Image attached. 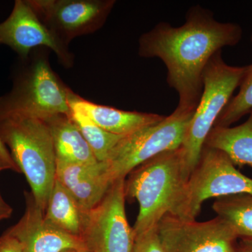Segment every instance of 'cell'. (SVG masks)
Instances as JSON below:
<instances>
[{
    "label": "cell",
    "mask_w": 252,
    "mask_h": 252,
    "mask_svg": "<svg viewBox=\"0 0 252 252\" xmlns=\"http://www.w3.org/2000/svg\"><path fill=\"white\" fill-rule=\"evenodd\" d=\"M84 214L75 199L56 180L44 212V219L68 234L81 239Z\"/></svg>",
    "instance_id": "cell-17"
},
{
    "label": "cell",
    "mask_w": 252,
    "mask_h": 252,
    "mask_svg": "<svg viewBox=\"0 0 252 252\" xmlns=\"http://www.w3.org/2000/svg\"><path fill=\"white\" fill-rule=\"evenodd\" d=\"M12 207L5 201L0 192V221L9 219L12 215Z\"/></svg>",
    "instance_id": "cell-24"
},
{
    "label": "cell",
    "mask_w": 252,
    "mask_h": 252,
    "mask_svg": "<svg viewBox=\"0 0 252 252\" xmlns=\"http://www.w3.org/2000/svg\"><path fill=\"white\" fill-rule=\"evenodd\" d=\"M64 252H78L75 251V250H68V251H65Z\"/></svg>",
    "instance_id": "cell-28"
},
{
    "label": "cell",
    "mask_w": 252,
    "mask_h": 252,
    "mask_svg": "<svg viewBox=\"0 0 252 252\" xmlns=\"http://www.w3.org/2000/svg\"><path fill=\"white\" fill-rule=\"evenodd\" d=\"M50 64L48 56L35 54L15 77L12 89L0 97V117L21 115L43 121L70 115L72 92Z\"/></svg>",
    "instance_id": "cell-4"
},
{
    "label": "cell",
    "mask_w": 252,
    "mask_h": 252,
    "mask_svg": "<svg viewBox=\"0 0 252 252\" xmlns=\"http://www.w3.org/2000/svg\"><path fill=\"white\" fill-rule=\"evenodd\" d=\"M246 70L228 65L218 51L207 63L203 73V91L180 147L187 175L196 166L207 135L217 118L232 98Z\"/></svg>",
    "instance_id": "cell-5"
},
{
    "label": "cell",
    "mask_w": 252,
    "mask_h": 252,
    "mask_svg": "<svg viewBox=\"0 0 252 252\" xmlns=\"http://www.w3.org/2000/svg\"><path fill=\"white\" fill-rule=\"evenodd\" d=\"M251 39H252V35Z\"/></svg>",
    "instance_id": "cell-29"
},
{
    "label": "cell",
    "mask_w": 252,
    "mask_h": 252,
    "mask_svg": "<svg viewBox=\"0 0 252 252\" xmlns=\"http://www.w3.org/2000/svg\"><path fill=\"white\" fill-rule=\"evenodd\" d=\"M194 113L175 109L161 122L124 137L104 161L110 185L156 156L180 148Z\"/></svg>",
    "instance_id": "cell-7"
},
{
    "label": "cell",
    "mask_w": 252,
    "mask_h": 252,
    "mask_svg": "<svg viewBox=\"0 0 252 252\" xmlns=\"http://www.w3.org/2000/svg\"><path fill=\"white\" fill-rule=\"evenodd\" d=\"M132 252H163L159 238L158 225L136 237Z\"/></svg>",
    "instance_id": "cell-21"
},
{
    "label": "cell",
    "mask_w": 252,
    "mask_h": 252,
    "mask_svg": "<svg viewBox=\"0 0 252 252\" xmlns=\"http://www.w3.org/2000/svg\"><path fill=\"white\" fill-rule=\"evenodd\" d=\"M0 139L9 150L31 193L45 212L56 181V157L45 121L21 115L0 117Z\"/></svg>",
    "instance_id": "cell-3"
},
{
    "label": "cell",
    "mask_w": 252,
    "mask_h": 252,
    "mask_svg": "<svg viewBox=\"0 0 252 252\" xmlns=\"http://www.w3.org/2000/svg\"><path fill=\"white\" fill-rule=\"evenodd\" d=\"M239 87L238 94L230 99L217 118L214 127H230L252 111V64L246 66Z\"/></svg>",
    "instance_id": "cell-20"
},
{
    "label": "cell",
    "mask_w": 252,
    "mask_h": 252,
    "mask_svg": "<svg viewBox=\"0 0 252 252\" xmlns=\"http://www.w3.org/2000/svg\"><path fill=\"white\" fill-rule=\"evenodd\" d=\"M0 45L9 46L23 61L33 49L43 46L54 51L63 67L74 64V56L68 46L48 29L28 0H16L9 17L0 23Z\"/></svg>",
    "instance_id": "cell-11"
},
{
    "label": "cell",
    "mask_w": 252,
    "mask_h": 252,
    "mask_svg": "<svg viewBox=\"0 0 252 252\" xmlns=\"http://www.w3.org/2000/svg\"><path fill=\"white\" fill-rule=\"evenodd\" d=\"M243 30L220 23L208 10L197 6L179 28L160 23L139 40V55L157 57L167 67V82L179 94L177 110L195 112L203 91V73L210 59L224 46L241 40Z\"/></svg>",
    "instance_id": "cell-1"
},
{
    "label": "cell",
    "mask_w": 252,
    "mask_h": 252,
    "mask_svg": "<svg viewBox=\"0 0 252 252\" xmlns=\"http://www.w3.org/2000/svg\"><path fill=\"white\" fill-rule=\"evenodd\" d=\"M236 252H252V239L240 238Z\"/></svg>",
    "instance_id": "cell-25"
},
{
    "label": "cell",
    "mask_w": 252,
    "mask_h": 252,
    "mask_svg": "<svg viewBox=\"0 0 252 252\" xmlns=\"http://www.w3.org/2000/svg\"><path fill=\"white\" fill-rule=\"evenodd\" d=\"M26 210L21 220L9 228L19 240L23 252H64L85 248L82 240L68 234L44 219V212L31 192H24Z\"/></svg>",
    "instance_id": "cell-12"
},
{
    "label": "cell",
    "mask_w": 252,
    "mask_h": 252,
    "mask_svg": "<svg viewBox=\"0 0 252 252\" xmlns=\"http://www.w3.org/2000/svg\"><path fill=\"white\" fill-rule=\"evenodd\" d=\"M0 252H23L22 245L9 230L0 237Z\"/></svg>",
    "instance_id": "cell-22"
},
{
    "label": "cell",
    "mask_w": 252,
    "mask_h": 252,
    "mask_svg": "<svg viewBox=\"0 0 252 252\" xmlns=\"http://www.w3.org/2000/svg\"><path fill=\"white\" fill-rule=\"evenodd\" d=\"M240 194L252 195V178L239 171L223 152L204 146L198 162L189 176L171 215L194 220L204 202L209 199Z\"/></svg>",
    "instance_id": "cell-6"
},
{
    "label": "cell",
    "mask_w": 252,
    "mask_h": 252,
    "mask_svg": "<svg viewBox=\"0 0 252 252\" xmlns=\"http://www.w3.org/2000/svg\"><path fill=\"white\" fill-rule=\"evenodd\" d=\"M212 209L217 217L233 226L239 238L252 239V195L240 194L217 198Z\"/></svg>",
    "instance_id": "cell-18"
},
{
    "label": "cell",
    "mask_w": 252,
    "mask_h": 252,
    "mask_svg": "<svg viewBox=\"0 0 252 252\" xmlns=\"http://www.w3.org/2000/svg\"><path fill=\"white\" fill-rule=\"evenodd\" d=\"M204 146L221 151L235 165L252 167V111L241 125L212 127Z\"/></svg>",
    "instance_id": "cell-16"
},
{
    "label": "cell",
    "mask_w": 252,
    "mask_h": 252,
    "mask_svg": "<svg viewBox=\"0 0 252 252\" xmlns=\"http://www.w3.org/2000/svg\"><path fill=\"white\" fill-rule=\"evenodd\" d=\"M127 177L126 198L139 204L132 227L136 237L157 226L165 215L173 213L189 178L180 147L149 159Z\"/></svg>",
    "instance_id": "cell-2"
},
{
    "label": "cell",
    "mask_w": 252,
    "mask_h": 252,
    "mask_svg": "<svg viewBox=\"0 0 252 252\" xmlns=\"http://www.w3.org/2000/svg\"><path fill=\"white\" fill-rule=\"evenodd\" d=\"M78 252H90L88 251V250H86V249L84 248V249H82V250H79V251Z\"/></svg>",
    "instance_id": "cell-27"
},
{
    "label": "cell",
    "mask_w": 252,
    "mask_h": 252,
    "mask_svg": "<svg viewBox=\"0 0 252 252\" xmlns=\"http://www.w3.org/2000/svg\"><path fill=\"white\" fill-rule=\"evenodd\" d=\"M0 157L3 159V160H4L8 165H9L10 168H11V170H13L14 172H18V173H21L17 165H16L14 160H13L12 157H11L9 150L6 148V147L4 145V143L1 142V139H0Z\"/></svg>",
    "instance_id": "cell-23"
},
{
    "label": "cell",
    "mask_w": 252,
    "mask_h": 252,
    "mask_svg": "<svg viewBox=\"0 0 252 252\" xmlns=\"http://www.w3.org/2000/svg\"><path fill=\"white\" fill-rule=\"evenodd\" d=\"M39 19L61 42L91 34L104 26L114 0H28Z\"/></svg>",
    "instance_id": "cell-10"
},
{
    "label": "cell",
    "mask_w": 252,
    "mask_h": 252,
    "mask_svg": "<svg viewBox=\"0 0 252 252\" xmlns=\"http://www.w3.org/2000/svg\"><path fill=\"white\" fill-rule=\"evenodd\" d=\"M69 104L70 107L80 109L101 128L118 135H130L144 127L158 124L165 118L159 114L121 110L94 103L73 91L69 94Z\"/></svg>",
    "instance_id": "cell-14"
},
{
    "label": "cell",
    "mask_w": 252,
    "mask_h": 252,
    "mask_svg": "<svg viewBox=\"0 0 252 252\" xmlns=\"http://www.w3.org/2000/svg\"><path fill=\"white\" fill-rule=\"evenodd\" d=\"M70 117L90 146L97 161L107 160L113 149L126 136L111 133L94 124L77 107H71Z\"/></svg>",
    "instance_id": "cell-19"
},
{
    "label": "cell",
    "mask_w": 252,
    "mask_h": 252,
    "mask_svg": "<svg viewBox=\"0 0 252 252\" xmlns=\"http://www.w3.org/2000/svg\"><path fill=\"white\" fill-rule=\"evenodd\" d=\"M56 180L67 189L84 212L95 207L111 187L104 162L78 164L56 161Z\"/></svg>",
    "instance_id": "cell-13"
},
{
    "label": "cell",
    "mask_w": 252,
    "mask_h": 252,
    "mask_svg": "<svg viewBox=\"0 0 252 252\" xmlns=\"http://www.w3.org/2000/svg\"><path fill=\"white\" fill-rule=\"evenodd\" d=\"M45 122L52 136L56 161L78 164L99 162L70 115L58 114Z\"/></svg>",
    "instance_id": "cell-15"
},
{
    "label": "cell",
    "mask_w": 252,
    "mask_h": 252,
    "mask_svg": "<svg viewBox=\"0 0 252 252\" xmlns=\"http://www.w3.org/2000/svg\"><path fill=\"white\" fill-rule=\"evenodd\" d=\"M163 252H236L239 239L229 223L216 217L206 221L167 214L158 224Z\"/></svg>",
    "instance_id": "cell-9"
},
{
    "label": "cell",
    "mask_w": 252,
    "mask_h": 252,
    "mask_svg": "<svg viewBox=\"0 0 252 252\" xmlns=\"http://www.w3.org/2000/svg\"><path fill=\"white\" fill-rule=\"evenodd\" d=\"M5 170H11V168H10L9 165L3 160V159L0 157V172Z\"/></svg>",
    "instance_id": "cell-26"
},
{
    "label": "cell",
    "mask_w": 252,
    "mask_h": 252,
    "mask_svg": "<svg viewBox=\"0 0 252 252\" xmlns=\"http://www.w3.org/2000/svg\"><path fill=\"white\" fill-rule=\"evenodd\" d=\"M125 180L114 182L95 207L84 212L81 240L90 252H132L136 235L126 214Z\"/></svg>",
    "instance_id": "cell-8"
}]
</instances>
